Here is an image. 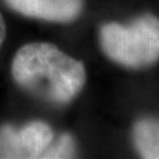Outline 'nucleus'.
Wrapping results in <instances>:
<instances>
[{
	"mask_svg": "<svg viewBox=\"0 0 159 159\" xmlns=\"http://www.w3.org/2000/svg\"><path fill=\"white\" fill-rule=\"evenodd\" d=\"M19 138L27 158H41L53 141V131L41 121H32L19 130Z\"/></svg>",
	"mask_w": 159,
	"mask_h": 159,
	"instance_id": "nucleus-5",
	"label": "nucleus"
},
{
	"mask_svg": "<svg viewBox=\"0 0 159 159\" xmlns=\"http://www.w3.org/2000/svg\"><path fill=\"white\" fill-rule=\"evenodd\" d=\"M137 152L145 159H159V118L145 117L135 122L131 133Z\"/></svg>",
	"mask_w": 159,
	"mask_h": 159,
	"instance_id": "nucleus-4",
	"label": "nucleus"
},
{
	"mask_svg": "<svg viewBox=\"0 0 159 159\" xmlns=\"http://www.w3.org/2000/svg\"><path fill=\"white\" fill-rule=\"evenodd\" d=\"M11 73L20 88L53 105H66L86 81L84 64L49 43H31L19 49Z\"/></svg>",
	"mask_w": 159,
	"mask_h": 159,
	"instance_id": "nucleus-1",
	"label": "nucleus"
},
{
	"mask_svg": "<svg viewBox=\"0 0 159 159\" xmlns=\"http://www.w3.org/2000/svg\"><path fill=\"white\" fill-rule=\"evenodd\" d=\"M6 33H7V29H6V21L0 13V48H2L3 43H4V39H6Z\"/></svg>",
	"mask_w": 159,
	"mask_h": 159,
	"instance_id": "nucleus-8",
	"label": "nucleus"
},
{
	"mask_svg": "<svg viewBox=\"0 0 159 159\" xmlns=\"http://www.w3.org/2000/svg\"><path fill=\"white\" fill-rule=\"evenodd\" d=\"M99 44L106 57L118 65L148 68L159 60V19L143 15L127 25L106 23L99 29Z\"/></svg>",
	"mask_w": 159,
	"mask_h": 159,
	"instance_id": "nucleus-2",
	"label": "nucleus"
},
{
	"mask_svg": "<svg viewBox=\"0 0 159 159\" xmlns=\"http://www.w3.org/2000/svg\"><path fill=\"white\" fill-rule=\"evenodd\" d=\"M6 3L23 16L53 23L73 21L84 8V0H6Z\"/></svg>",
	"mask_w": 159,
	"mask_h": 159,
	"instance_id": "nucleus-3",
	"label": "nucleus"
},
{
	"mask_svg": "<svg viewBox=\"0 0 159 159\" xmlns=\"http://www.w3.org/2000/svg\"><path fill=\"white\" fill-rule=\"evenodd\" d=\"M76 154V143L72 135L69 134H61L57 141L49 145L47 150L43 152L41 158L49 159H61V158H73Z\"/></svg>",
	"mask_w": 159,
	"mask_h": 159,
	"instance_id": "nucleus-7",
	"label": "nucleus"
},
{
	"mask_svg": "<svg viewBox=\"0 0 159 159\" xmlns=\"http://www.w3.org/2000/svg\"><path fill=\"white\" fill-rule=\"evenodd\" d=\"M0 158H27L19 138V130L11 125L0 127Z\"/></svg>",
	"mask_w": 159,
	"mask_h": 159,
	"instance_id": "nucleus-6",
	"label": "nucleus"
}]
</instances>
